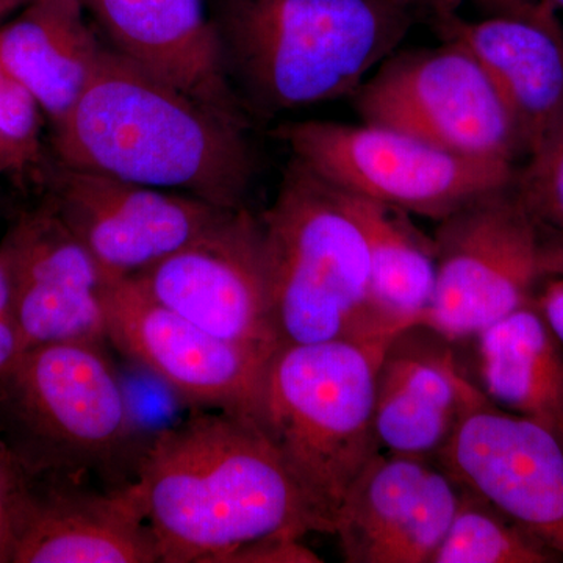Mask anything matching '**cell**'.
I'll return each instance as SVG.
<instances>
[{
    "mask_svg": "<svg viewBox=\"0 0 563 563\" xmlns=\"http://www.w3.org/2000/svg\"><path fill=\"white\" fill-rule=\"evenodd\" d=\"M432 239L435 291L420 324L455 344L533 303L543 233L514 184L448 214Z\"/></svg>",
    "mask_w": 563,
    "mask_h": 563,
    "instance_id": "cell-8",
    "label": "cell"
},
{
    "mask_svg": "<svg viewBox=\"0 0 563 563\" xmlns=\"http://www.w3.org/2000/svg\"><path fill=\"white\" fill-rule=\"evenodd\" d=\"M43 117L33 92L0 55V136L13 144L31 165L41 157Z\"/></svg>",
    "mask_w": 563,
    "mask_h": 563,
    "instance_id": "cell-25",
    "label": "cell"
},
{
    "mask_svg": "<svg viewBox=\"0 0 563 563\" xmlns=\"http://www.w3.org/2000/svg\"><path fill=\"white\" fill-rule=\"evenodd\" d=\"M461 496V483L439 459L380 451L336 518L344 562L432 563Z\"/></svg>",
    "mask_w": 563,
    "mask_h": 563,
    "instance_id": "cell-15",
    "label": "cell"
},
{
    "mask_svg": "<svg viewBox=\"0 0 563 563\" xmlns=\"http://www.w3.org/2000/svg\"><path fill=\"white\" fill-rule=\"evenodd\" d=\"M420 13L407 0H221L218 27L255 106L274 113L354 96Z\"/></svg>",
    "mask_w": 563,
    "mask_h": 563,
    "instance_id": "cell-5",
    "label": "cell"
},
{
    "mask_svg": "<svg viewBox=\"0 0 563 563\" xmlns=\"http://www.w3.org/2000/svg\"><path fill=\"white\" fill-rule=\"evenodd\" d=\"M514 187L543 235L563 236V109Z\"/></svg>",
    "mask_w": 563,
    "mask_h": 563,
    "instance_id": "cell-24",
    "label": "cell"
},
{
    "mask_svg": "<svg viewBox=\"0 0 563 563\" xmlns=\"http://www.w3.org/2000/svg\"><path fill=\"white\" fill-rule=\"evenodd\" d=\"M559 562L561 555L463 485L453 523L432 559V563Z\"/></svg>",
    "mask_w": 563,
    "mask_h": 563,
    "instance_id": "cell-23",
    "label": "cell"
},
{
    "mask_svg": "<svg viewBox=\"0 0 563 563\" xmlns=\"http://www.w3.org/2000/svg\"><path fill=\"white\" fill-rule=\"evenodd\" d=\"M387 342L279 346L254 421L298 488L310 532L332 533L352 485L380 453L374 390Z\"/></svg>",
    "mask_w": 563,
    "mask_h": 563,
    "instance_id": "cell-3",
    "label": "cell"
},
{
    "mask_svg": "<svg viewBox=\"0 0 563 563\" xmlns=\"http://www.w3.org/2000/svg\"><path fill=\"white\" fill-rule=\"evenodd\" d=\"M0 444L32 479L118 490L143 454L131 404L103 344H41L0 373Z\"/></svg>",
    "mask_w": 563,
    "mask_h": 563,
    "instance_id": "cell-4",
    "label": "cell"
},
{
    "mask_svg": "<svg viewBox=\"0 0 563 563\" xmlns=\"http://www.w3.org/2000/svg\"><path fill=\"white\" fill-rule=\"evenodd\" d=\"M261 220L279 346L391 339L369 310L365 235L335 187L292 161Z\"/></svg>",
    "mask_w": 563,
    "mask_h": 563,
    "instance_id": "cell-6",
    "label": "cell"
},
{
    "mask_svg": "<svg viewBox=\"0 0 563 563\" xmlns=\"http://www.w3.org/2000/svg\"><path fill=\"white\" fill-rule=\"evenodd\" d=\"M292 161L351 195L442 221L514 184L517 169L443 150L384 125L296 121L277 128Z\"/></svg>",
    "mask_w": 563,
    "mask_h": 563,
    "instance_id": "cell-7",
    "label": "cell"
},
{
    "mask_svg": "<svg viewBox=\"0 0 563 563\" xmlns=\"http://www.w3.org/2000/svg\"><path fill=\"white\" fill-rule=\"evenodd\" d=\"M141 291L203 331L273 354L279 347L261 217L224 211L180 250L131 277Z\"/></svg>",
    "mask_w": 563,
    "mask_h": 563,
    "instance_id": "cell-10",
    "label": "cell"
},
{
    "mask_svg": "<svg viewBox=\"0 0 563 563\" xmlns=\"http://www.w3.org/2000/svg\"><path fill=\"white\" fill-rule=\"evenodd\" d=\"M339 191L361 224L368 246L369 310L377 328L393 336L420 324L435 291L432 236L424 235L407 211Z\"/></svg>",
    "mask_w": 563,
    "mask_h": 563,
    "instance_id": "cell-22",
    "label": "cell"
},
{
    "mask_svg": "<svg viewBox=\"0 0 563 563\" xmlns=\"http://www.w3.org/2000/svg\"><path fill=\"white\" fill-rule=\"evenodd\" d=\"M31 165L13 144L0 136V176L24 172Z\"/></svg>",
    "mask_w": 563,
    "mask_h": 563,
    "instance_id": "cell-31",
    "label": "cell"
},
{
    "mask_svg": "<svg viewBox=\"0 0 563 563\" xmlns=\"http://www.w3.org/2000/svg\"><path fill=\"white\" fill-rule=\"evenodd\" d=\"M11 312H14L13 287H11L9 265L0 251V317Z\"/></svg>",
    "mask_w": 563,
    "mask_h": 563,
    "instance_id": "cell-32",
    "label": "cell"
},
{
    "mask_svg": "<svg viewBox=\"0 0 563 563\" xmlns=\"http://www.w3.org/2000/svg\"><path fill=\"white\" fill-rule=\"evenodd\" d=\"M0 451H3L2 444H0Z\"/></svg>",
    "mask_w": 563,
    "mask_h": 563,
    "instance_id": "cell-36",
    "label": "cell"
},
{
    "mask_svg": "<svg viewBox=\"0 0 563 563\" xmlns=\"http://www.w3.org/2000/svg\"><path fill=\"white\" fill-rule=\"evenodd\" d=\"M0 251L10 269L24 351L51 343H109L111 279L47 199L18 217Z\"/></svg>",
    "mask_w": 563,
    "mask_h": 563,
    "instance_id": "cell-14",
    "label": "cell"
},
{
    "mask_svg": "<svg viewBox=\"0 0 563 563\" xmlns=\"http://www.w3.org/2000/svg\"><path fill=\"white\" fill-rule=\"evenodd\" d=\"M354 103L363 122L465 157L514 165L523 152L490 77L454 40L429 49L393 52L354 92Z\"/></svg>",
    "mask_w": 563,
    "mask_h": 563,
    "instance_id": "cell-9",
    "label": "cell"
},
{
    "mask_svg": "<svg viewBox=\"0 0 563 563\" xmlns=\"http://www.w3.org/2000/svg\"><path fill=\"white\" fill-rule=\"evenodd\" d=\"M437 459L563 559V442L550 429L484 396Z\"/></svg>",
    "mask_w": 563,
    "mask_h": 563,
    "instance_id": "cell-13",
    "label": "cell"
},
{
    "mask_svg": "<svg viewBox=\"0 0 563 563\" xmlns=\"http://www.w3.org/2000/svg\"><path fill=\"white\" fill-rule=\"evenodd\" d=\"M47 190V201L111 280L146 272L232 210L62 163Z\"/></svg>",
    "mask_w": 563,
    "mask_h": 563,
    "instance_id": "cell-12",
    "label": "cell"
},
{
    "mask_svg": "<svg viewBox=\"0 0 563 563\" xmlns=\"http://www.w3.org/2000/svg\"><path fill=\"white\" fill-rule=\"evenodd\" d=\"M428 13L432 20L455 13L461 0H407ZM481 9L487 10L492 16H515L542 22L548 25H561L554 14V7L547 0H473Z\"/></svg>",
    "mask_w": 563,
    "mask_h": 563,
    "instance_id": "cell-28",
    "label": "cell"
},
{
    "mask_svg": "<svg viewBox=\"0 0 563 563\" xmlns=\"http://www.w3.org/2000/svg\"><path fill=\"white\" fill-rule=\"evenodd\" d=\"M473 342L484 395L563 442V344L536 303L496 321Z\"/></svg>",
    "mask_w": 563,
    "mask_h": 563,
    "instance_id": "cell-21",
    "label": "cell"
},
{
    "mask_svg": "<svg viewBox=\"0 0 563 563\" xmlns=\"http://www.w3.org/2000/svg\"><path fill=\"white\" fill-rule=\"evenodd\" d=\"M107 331L110 344L181 401L254 420L273 354L203 331L155 302L132 279L111 280Z\"/></svg>",
    "mask_w": 563,
    "mask_h": 563,
    "instance_id": "cell-11",
    "label": "cell"
},
{
    "mask_svg": "<svg viewBox=\"0 0 563 563\" xmlns=\"http://www.w3.org/2000/svg\"><path fill=\"white\" fill-rule=\"evenodd\" d=\"M106 46L87 21L84 0H29L0 24V55L60 124L91 80Z\"/></svg>",
    "mask_w": 563,
    "mask_h": 563,
    "instance_id": "cell-20",
    "label": "cell"
},
{
    "mask_svg": "<svg viewBox=\"0 0 563 563\" xmlns=\"http://www.w3.org/2000/svg\"><path fill=\"white\" fill-rule=\"evenodd\" d=\"M132 485L162 563H222L263 537L310 532L279 453L243 415L203 409L155 433Z\"/></svg>",
    "mask_w": 563,
    "mask_h": 563,
    "instance_id": "cell-1",
    "label": "cell"
},
{
    "mask_svg": "<svg viewBox=\"0 0 563 563\" xmlns=\"http://www.w3.org/2000/svg\"><path fill=\"white\" fill-rule=\"evenodd\" d=\"M322 559L295 533H273L232 551L222 563H320Z\"/></svg>",
    "mask_w": 563,
    "mask_h": 563,
    "instance_id": "cell-27",
    "label": "cell"
},
{
    "mask_svg": "<svg viewBox=\"0 0 563 563\" xmlns=\"http://www.w3.org/2000/svg\"><path fill=\"white\" fill-rule=\"evenodd\" d=\"M443 40L463 44L481 63L531 155L563 109V29L515 16L470 22L433 20Z\"/></svg>",
    "mask_w": 563,
    "mask_h": 563,
    "instance_id": "cell-19",
    "label": "cell"
},
{
    "mask_svg": "<svg viewBox=\"0 0 563 563\" xmlns=\"http://www.w3.org/2000/svg\"><path fill=\"white\" fill-rule=\"evenodd\" d=\"M24 3L21 0H0V22L3 18L9 16L10 13L21 9Z\"/></svg>",
    "mask_w": 563,
    "mask_h": 563,
    "instance_id": "cell-33",
    "label": "cell"
},
{
    "mask_svg": "<svg viewBox=\"0 0 563 563\" xmlns=\"http://www.w3.org/2000/svg\"><path fill=\"white\" fill-rule=\"evenodd\" d=\"M244 124L196 101L118 52L54 128L58 163L221 207H244L252 154Z\"/></svg>",
    "mask_w": 563,
    "mask_h": 563,
    "instance_id": "cell-2",
    "label": "cell"
},
{
    "mask_svg": "<svg viewBox=\"0 0 563 563\" xmlns=\"http://www.w3.org/2000/svg\"><path fill=\"white\" fill-rule=\"evenodd\" d=\"M29 476L5 450L0 451V563H13Z\"/></svg>",
    "mask_w": 563,
    "mask_h": 563,
    "instance_id": "cell-26",
    "label": "cell"
},
{
    "mask_svg": "<svg viewBox=\"0 0 563 563\" xmlns=\"http://www.w3.org/2000/svg\"><path fill=\"white\" fill-rule=\"evenodd\" d=\"M542 272L547 277H563V236L543 235Z\"/></svg>",
    "mask_w": 563,
    "mask_h": 563,
    "instance_id": "cell-30",
    "label": "cell"
},
{
    "mask_svg": "<svg viewBox=\"0 0 563 563\" xmlns=\"http://www.w3.org/2000/svg\"><path fill=\"white\" fill-rule=\"evenodd\" d=\"M543 282L533 303L563 344V277H547Z\"/></svg>",
    "mask_w": 563,
    "mask_h": 563,
    "instance_id": "cell-29",
    "label": "cell"
},
{
    "mask_svg": "<svg viewBox=\"0 0 563 563\" xmlns=\"http://www.w3.org/2000/svg\"><path fill=\"white\" fill-rule=\"evenodd\" d=\"M548 3L554 7V9H563V0H547Z\"/></svg>",
    "mask_w": 563,
    "mask_h": 563,
    "instance_id": "cell-34",
    "label": "cell"
},
{
    "mask_svg": "<svg viewBox=\"0 0 563 563\" xmlns=\"http://www.w3.org/2000/svg\"><path fill=\"white\" fill-rule=\"evenodd\" d=\"M27 2H29V0H22V3H27Z\"/></svg>",
    "mask_w": 563,
    "mask_h": 563,
    "instance_id": "cell-35",
    "label": "cell"
},
{
    "mask_svg": "<svg viewBox=\"0 0 563 563\" xmlns=\"http://www.w3.org/2000/svg\"><path fill=\"white\" fill-rule=\"evenodd\" d=\"M132 483L118 490L32 479L13 563H161Z\"/></svg>",
    "mask_w": 563,
    "mask_h": 563,
    "instance_id": "cell-18",
    "label": "cell"
},
{
    "mask_svg": "<svg viewBox=\"0 0 563 563\" xmlns=\"http://www.w3.org/2000/svg\"><path fill=\"white\" fill-rule=\"evenodd\" d=\"M453 346L422 324L388 340L374 390V426L385 453L437 459L484 398L459 366Z\"/></svg>",
    "mask_w": 563,
    "mask_h": 563,
    "instance_id": "cell-16",
    "label": "cell"
},
{
    "mask_svg": "<svg viewBox=\"0 0 563 563\" xmlns=\"http://www.w3.org/2000/svg\"><path fill=\"white\" fill-rule=\"evenodd\" d=\"M111 51L196 101L244 124L228 79L220 27L206 0H84Z\"/></svg>",
    "mask_w": 563,
    "mask_h": 563,
    "instance_id": "cell-17",
    "label": "cell"
}]
</instances>
